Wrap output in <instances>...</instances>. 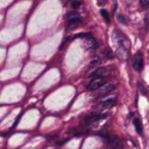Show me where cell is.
Returning a JSON list of instances; mask_svg holds the SVG:
<instances>
[{"instance_id": "cell-4", "label": "cell", "mask_w": 149, "mask_h": 149, "mask_svg": "<svg viewBox=\"0 0 149 149\" xmlns=\"http://www.w3.org/2000/svg\"><path fill=\"white\" fill-rule=\"evenodd\" d=\"M107 116L106 113H100L98 112L92 113L91 114L87 116L84 119V124L86 126H90L95 122H97L100 120H103Z\"/></svg>"}, {"instance_id": "cell-20", "label": "cell", "mask_w": 149, "mask_h": 149, "mask_svg": "<svg viewBox=\"0 0 149 149\" xmlns=\"http://www.w3.org/2000/svg\"><path fill=\"white\" fill-rule=\"evenodd\" d=\"M69 139H70V138H67V139L63 140V141H59V142H58V143H57V144H56V145H57V146H61L63 145L64 143H66L67 141H69Z\"/></svg>"}, {"instance_id": "cell-8", "label": "cell", "mask_w": 149, "mask_h": 149, "mask_svg": "<svg viewBox=\"0 0 149 149\" xmlns=\"http://www.w3.org/2000/svg\"><path fill=\"white\" fill-rule=\"evenodd\" d=\"M111 69L109 67H100L97 68L90 74V77L92 78L94 77H106L111 74Z\"/></svg>"}, {"instance_id": "cell-18", "label": "cell", "mask_w": 149, "mask_h": 149, "mask_svg": "<svg viewBox=\"0 0 149 149\" xmlns=\"http://www.w3.org/2000/svg\"><path fill=\"white\" fill-rule=\"evenodd\" d=\"M81 4V1H77V0H74V1H71V7H72L74 9H75V10L77 8V7H79Z\"/></svg>"}, {"instance_id": "cell-17", "label": "cell", "mask_w": 149, "mask_h": 149, "mask_svg": "<svg viewBox=\"0 0 149 149\" xmlns=\"http://www.w3.org/2000/svg\"><path fill=\"white\" fill-rule=\"evenodd\" d=\"M92 36L90 33H77V34L74 35L73 39H75V38H81V39L82 38V39H84V38L88 37V36Z\"/></svg>"}, {"instance_id": "cell-12", "label": "cell", "mask_w": 149, "mask_h": 149, "mask_svg": "<svg viewBox=\"0 0 149 149\" xmlns=\"http://www.w3.org/2000/svg\"><path fill=\"white\" fill-rule=\"evenodd\" d=\"M100 64H101V61L97 58H95V59H93V61L90 62V65H89L88 66V71L95 69V68H96L97 67H98Z\"/></svg>"}, {"instance_id": "cell-15", "label": "cell", "mask_w": 149, "mask_h": 149, "mask_svg": "<svg viewBox=\"0 0 149 149\" xmlns=\"http://www.w3.org/2000/svg\"><path fill=\"white\" fill-rule=\"evenodd\" d=\"M138 90L140 91V93L143 95H147V90L145 87H144L143 84L142 83L138 81Z\"/></svg>"}, {"instance_id": "cell-13", "label": "cell", "mask_w": 149, "mask_h": 149, "mask_svg": "<svg viewBox=\"0 0 149 149\" xmlns=\"http://www.w3.org/2000/svg\"><path fill=\"white\" fill-rule=\"evenodd\" d=\"M100 14H101L103 19L106 20V23H110V17H109V14L107 10H105V9H102V10H100Z\"/></svg>"}, {"instance_id": "cell-21", "label": "cell", "mask_w": 149, "mask_h": 149, "mask_svg": "<svg viewBox=\"0 0 149 149\" xmlns=\"http://www.w3.org/2000/svg\"><path fill=\"white\" fill-rule=\"evenodd\" d=\"M140 2H141V5L144 6V7L149 5V0H140Z\"/></svg>"}, {"instance_id": "cell-7", "label": "cell", "mask_w": 149, "mask_h": 149, "mask_svg": "<svg viewBox=\"0 0 149 149\" xmlns=\"http://www.w3.org/2000/svg\"><path fill=\"white\" fill-rule=\"evenodd\" d=\"M117 87V84L112 82H106L100 88H99V95H106L109 94L111 92L113 91Z\"/></svg>"}, {"instance_id": "cell-22", "label": "cell", "mask_w": 149, "mask_h": 149, "mask_svg": "<svg viewBox=\"0 0 149 149\" xmlns=\"http://www.w3.org/2000/svg\"><path fill=\"white\" fill-rule=\"evenodd\" d=\"M21 116H22V113H20V114L19 115V116H18V117H17V119H16V121H15V123H14V125H13V126L12 127H11V129H10V130H13V129H14L15 127H16V125H17V124L18 123V122H19V119H20V117H21Z\"/></svg>"}, {"instance_id": "cell-19", "label": "cell", "mask_w": 149, "mask_h": 149, "mask_svg": "<svg viewBox=\"0 0 149 149\" xmlns=\"http://www.w3.org/2000/svg\"><path fill=\"white\" fill-rule=\"evenodd\" d=\"M107 1H108V0H97V5L100 6V7H102V6H104V5H106V3H107Z\"/></svg>"}, {"instance_id": "cell-6", "label": "cell", "mask_w": 149, "mask_h": 149, "mask_svg": "<svg viewBox=\"0 0 149 149\" xmlns=\"http://www.w3.org/2000/svg\"><path fill=\"white\" fill-rule=\"evenodd\" d=\"M83 47L87 50H95L98 47V43L97 40L92 36L84 38Z\"/></svg>"}, {"instance_id": "cell-11", "label": "cell", "mask_w": 149, "mask_h": 149, "mask_svg": "<svg viewBox=\"0 0 149 149\" xmlns=\"http://www.w3.org/2000/svg\"><path fill=\"white\" fill-rule=\"evenodd\" d=\"M133 125L135 127V130L139 135H141L143 132V125L141 120L138 118H135L133 120Z\"/></svg>"}, {"instance_id": "cell-5", "label": "cell", "mask_w": 149, "mask_h": 149, "mask_svg": "<svg viewBox=\"0 0 149 149\" xmlns=\"http://www.w3.org/2000/svg\"><path fill=\"white\" fill-rule=\"evenodd\" d=\"M105 83H106V80L105 77H94V78L92 79L90 83L87 84V90L94 91V90L100 88Z\"/></svg>"}, {"instance_id": "cell-16", "label": "cell", "mask_w": 149, "mask_h": 149, "mask_svg": "<svg viewBox=\"0 0 149 149\" xmlns=\"http://www.w3.org/2000/svg\"><path fill=\"white\" fill-rule=\"evenodd\" d=\"M103 55L106 58H107L108 59H112L113 58V54H112V52L109 49H103Z\"/></svg>"}, {"instance_id": "cell-24", "label": "cell", "mask_w": 149, "mask_h": 149, "mask_svg": "<svg viewBox=\"0 0 149 149\" xmlns=\"http://www.w3.org/2000/svg\"><path fill=\"white\" fill-rule=\"evenodd\" d=\"M57 137H58V135H52V136H49V137H47V139L48 141H51V140H53L55 138H56Z\"/></svg>"}, {"instance_id": "cell-1", "label": "cell", "mask_w": 149, "mask_h": 149, "mask_svg": "<svg viewBox=\"0 0 149 149\" xmlns=\"http://www.w3.org/2000/svg\"><path fill=\"white\" fill-rule=\"evenodd\" d=\"M111 40L116 49V54L121 61H126L128 57L130 41L128 38L118 29H114L111 33Z\"/></svg>"}, {"instance_id": "cell-3", "label": "cell", "mask_w": 149, "mask_h": 149, "mask_svg": "<svg viewBox=\"0 0 149 149\" xmlns=\"http://www.w3.org/2000/svg\"><path fill=\"white\" fill-rule=\"evenodd\" d=\"M143 55L141 52H138L134 55L132 58V67L137 72H141L143 68Z\"/></svg>"}, {"instance_id": "cell-2", "label": "cell", "mask_w": 149, "mask_h": 149, "mask_svg": "<svg viewBox=\"0 0 149 149\" xmlns=\"http://www.w3.org/2000/svg\"><path fill=\"white\" fill-rule=\"evenodd\" d=\"M65 20L68 23L69 26H74L77 29V23H81V17L79 13L77 11H70L65 15Z\"/></svg>"}, {"instance_id": "cell-26", "label": "cell", "mask_w": 149, "mask_h": 149, "mask_svg": "<svg viewBox=\"0 0 149 149\" xmlns=\"http://www.w3.org/2000/svg\"><path fill=\"white\" fill-rule=\"evenodd\" d=\"M138 94L136 95V96H135V106H138Z\"/></svg>"}, {"instance_id": "cell-10", "label": "cell", "mask_w": 149, "mask_h": 149, "mask_svg": "<svg viewBox=\"0 0 149 149\" xmlns=\"http://www.w3.org/2000/svg\"><path fill=\"white\" fill-rule=\"evenodd\" d=\"M109 144L111 148H122L123 146L122 142H121V140L117 137H115L112 140H110Z\"/></svg>"}, {"instance_id": "cell-9", "label": "cell", "mask_w": 149, "mask_h": 149, "mask_svg": "<svg viewBox=\"0 0 149 149\" xmlns=\"http://www.w3.org/2000/svg\"><path fill=\"white\" fill-rule=\"evenodd\" d=\"M116 100L115 97H113V98H108L107 100L103 102L102 106H103V109H111L112 107H113L116 105Z\"/></svg>"}, {"instance_id": "cell-25", "label": "cell", "mask_w": 149, "mask_h": 149, "mask_svg": "<svg viewBox=\"0 0 149 149\" xmlns=\"http://www.w3.org/2000/svg\"><path fill=\"white\" fill-rule=\"evenodd\" d=\"M145 19H146V22L147 25L149 26V11H148V13L146 14V15Z\"/></svg>"}, {"instance_id": "cell-23", "label": "cell", "mask_w": 149, "mask_h": 149, "mask_svg": "<svg viewBox=\"0 0 149 149\" xmlns=\"http://www.w3.org/2000/svg\"><path fill=\"white\" fill-rule=\"evenodd\" d=\"M68 39H69V37L66 38V39H65V41H63V42H62V44H61V46H60V48H59V49H61H61H63V47L65 46V44H66V42H68Z\"/></svg>"}, {"instance_id": "cell-14", "label": "cell", "mask_w": 149, "mask_h": 149, "mask_svg": "<svg viewBox=\"0 0 149 149\" xmlns=\"http://www.w3.org/2000/svg\"><path fill=\"white\" fill-rule=\"evenodd\" d=\"M116 18H117L118 21L120 23H122V25H125V26L127 25V21L126 17H125L123 15L121 14V13H119V14H118L117 15H116Z\"/></svg>"}]
</instances>
